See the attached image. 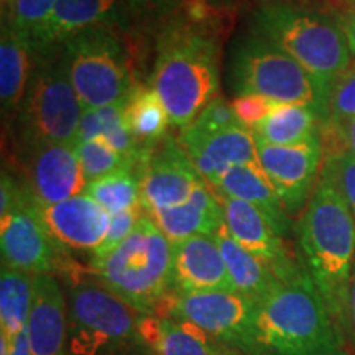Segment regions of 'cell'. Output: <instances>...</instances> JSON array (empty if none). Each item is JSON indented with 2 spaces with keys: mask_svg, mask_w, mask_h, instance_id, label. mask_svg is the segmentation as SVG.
<instances>
[{
  "mask_svg": "<svg viewBox=\"0 0 355 355\" xmlns=\"http://www.w3.org/2000/svg\"><path fill=\"white\" fill-rule=\"evenodd\" d=\"M61 44L66 73L84 110L128 99L135 87L130 58L112 26H89Z\"/></svg>",
  "mask_w": 355,
  "mask_h": 355,
  "instance_id": "obj_7",
  "label": "cell"
},
{
  "mask_svg": "<svg viewBox=\"0 0 355 355\" xmlns=\"http://www.w3.org/2000/svg\"><path fill=\"white\" fill-rule=\"evenodd\" d=\"M225 214V227L239 245L255 255L272 270L278 282H290L306 272L288 254L283 237L263 212L241 199L219 196Z\"/></svg>",
  "mask_w": 355,
  "mask_h": 355,
  "instance_id": "obj_14",
  "label": "cell"
},
{
  "mask_svg": "<svg viewBox=\"0 0 355 355\" xmlns=\"http://www.w3.org/2000/svg\"><path fill=\"white\" fill-rule=\"evenodd\" d=\"M141 214H144V209H141V207H133V209H127L110 216L107 235H105V239L102 241L101 245L92 252L91 261H101L107 255L112 254L115 248L121 245L128 235L132 234V230L135 229L137 224H139Z\"/></svg>",
  "mask_w": 355,
  "mask_h": 355,
  "instance_id": "obj_35",
  "label": "cell"
},
{
  "mask_svg": "<svg viewBox=\"0 0 355 355\" xmlns=\"http://www.w3.org/2000/svg\"><path fill=\"white\" fill-rule=\"evenodd\" d=\"M150 87L165 105L173 127L196 121L219 91V48L207 35L171 28L158 43Z\"/></svg>",
  "mask_w": 355,
  "mask_h": 355,
  "instance_id": "obj_4",
  "label": "cell"
},
{
  "mask_svg": "<svg viewBox=\"0 0 355 355\" xmlns=\"http://www.w3.org/2000/svg\"><path fill=\"white\" fill-rule=\"evenodd\" d=\"M38 209L48 232L64 252H94L107 235L110 214L86 193Z\"/></svg>",
  "mask_w": 355,
  "mask_h": 355,
  "instance_id": "obj_18",
  "label": "cell"
},
{
  "mask_svg": "<svg viewBox=\"0 0 355 355\" xmlns=\"http://www.w3.org/2000/svg\"><path fill=\"white\" fill-rule=\"evenodd\" d=\"M125 121L133 139L141 148L165 139L170 117L152 87L135 84L125 102Z\"/></svg>",
  "mask_w": 355,
  "mask_h": 355,
  "instance_id": "obj_29",
  "label": "cell"
},
{
  "mask_svg": "<svg viewBox=\"0 0 355 355\" xmlns=\"http://www.w3.org/2000/svg\"><path fill=\"white\" fill-rule=\"evenodd\" d=\"M84 193L104 207L110 216L133 207H141L140 180L133 170H119L99 180L89 181Z\"/></svg>",
  "mask_w": 355,
  "mask_h": 355,
  "instance_id": "obj_30",
  "label": "cell"
},
{
  "mask_svg": "<svg viewBox=\"0 0 355 355\" xmlns=\"http://www.w3.org/2000/svg\"><path fill=\"white\" fill-rule=\"evenodd\" d=\"M26 331L33 355H66L68 304L53 275L33 277V303Z\"/></svg>",
  "mask_w": 355,
  "mask_h": 355,
  "instance_id": "obj_19",
  "label": "cell"
},
{
  "mask_svg": "<svg viewBox=\"0 0 355 355\" xmlns=\"http://www.w3.org/2000/svg\"><path fill=\"white\" fill-rule=\"evenodd\" d=\"M255 135V133H254ZM260 165L277 189L290 216L308 206L321 173L324 157L321 135L298 145H273L255 135Z\"/></svg>",
  "mask_w": 355,
  "mask_h": 355,
  "instance_id": "obj_13",
  "label": "cell"
},
{
  "mask_svg": "<svg viewBox=\"0 0 355 355\" xmlns=\"http://www.w3.org/2000/svg\"><path fill=\"white\" fill-rule=\"evenodd\" d=\"M237 293L216 235H194L173 243V293Z\"/></svg>",
  "mask_w": 355,
  "mask_h": 355,
  "instance_id": "obj_17",
  "label": "cell"
},
{
  "mask_svg": "<svg viewBox=\"0 0 355 355\" xmlns=\"http://www.w3.org/2000/svg\"><path fill=\"white\" fill-rule=\"evenodd\" d=\"M83 105L71 84L63 53L43 56L32 73L15 121L21 152L46 144L76 145Z\"/></svg>",
  "mask_w": 355,
  "mask_h": 355,
  "instance_id": "obj_8",
  "label": "cell"
},
{
  "mask_svg": "<svg viewBox=\"0 0 355 355\" xmlns=\"http://www.w3.org/2000/svg\"><path fill=\"white\" fill-rule=\"evenodd\" d=\"M250 28L308 71L329 117L332 87L352 63L343 25L316 8L288 0H266L252 13Z\"/></svg>",
  "mask_w": 355,
  "mask_h": 355,
  "instance_id": "obj_2",
  "label": "cell"
},
{
  "mask_svg": "<svg viewBox=\"0 0 355 355\" xmlns=\"http://www.w3.org/2000/svg\"><path fill=\"white\" fill-rule=\"evenodd\" d=\"M355 117V61L340 74L329 99V122L343 123Z\"/></svg>",
  "mask_w": 355,
  "mask_h": 355,
  "instance_id": "obj_34",
  "label": "cell"
},
{
  "mask_svg": "<svg viewBox=\"0 0 355 355\" xmlns=\"http://www.w3.org/2000/svg\"><path fill=\"white\" fill-rule=\"evenodd\" d=\"M55 6L56 0H15L7 10V21H3L28 40L33 50L38 51L42 48L43 35L50 24Z\"/></svg>",
  "mask_w": 355,
  "mask_h": 355,
  "instance_id": "obj_31",
  "label": "cell"
},
{
  "mask_svg": "<svg viewBox=\"0 0 355 355\" xmlns=\"http://www.w3.org/2000/svg\"><path fill=\"white\" fill-rule=\"evenodd\" d=\"M91 270L133 309L152 316L173 291V243L144 212L125 241L104 260L91 261Z\"/></svg>",
  "mask_w": 355,
  "mask_h": 355,
  "instance_id": "obj_5",
  "label": "cell"
},
{
  "mask_svg": "<svg viewBox=\"0 0 355 355\" xmlns=\"http://www.w3.org/2000/svg\"><path fill=\"white\" fill-rule=\"evenodd\" d=\"M227 83L235 97L255 94L275 104L311 105L318 110L322 125L329 122L308 71L260 35L250 32L234 43L227 64Z\"/></svg>",
  "mask_w": 355,
  "mask_h": 355,
  "instance_id": "obj_6",
  "label": "cell"
},
{
  "mask_svg": "<svg viewBox=\"0 0 355 355\" xmlns=\"http://www.w3.org/2000/svg\"><path fill=\"white\" fill-rule=\"evenodd\" d=\"M230 107H232L239 123L254 132L268 117V114L272 112L275 102L265 99L261 96L245 94L234 97V101L230 102Z\"/></svg>",
  "mask_w": 355,
  "mask_h": 355,
  "instance_id": "obj_37",
  "label": "cell"
},
{
  "mask_svg": "<svg viewBox=\"0 0 355 355\" xmlns=\"http://www.w3.org/2000/svg\"><path fill=\"white\" fill-rule=\"evenodd\" d=\"M0 252L3 266L32 277L51 275L64 261V250L48 232L26 186L17 206L0 217Z\"/></svg>",
  "mask_w": 355,
  "mask_h": 355,
  "instance_id": "obj_11",
  "label": "cell"
},
{
  "mask_svg": "<svg viewBox=\"0 0 355 355\" xmlns=\"http://www.w3.org/2000/svg\"><path fill=\"white\" fill-rule=\"evenodd\" d=\"M8 355H33L32 349H30V340H28V331L26 327L20 332L19 337L15 339V343L12 345V350Z\"/></svg>",
  "mask_w": 355,
  "mask_h": 355,
  "instance_id": "obj_40",
  "label": "cell"
},
{
  "mask_svg": "<svg viewBox=\"0 0 355 355\" xmlns=\"http://www.w3.org/2000/svg\"><path fill=\"white\" fill-rule=\"evenodd\" d=\"M211 186L212 189L217 191V196L241 199V201H245L260 209L282 237H286L290 234V214L286 212L277 189L261 165H241L230 168L229 171L217 178Z\"/></svg>",
  "mask_w": 355,
  "mask_h": 355,
  "instance_id": "obj_21",
  "label": "cell"
},
{
  "mask_svg": "<svg viewBox=\"0 0 355 355\" xmlns=\"http://www.w3.org/2000/svg\"><path fill=\"white\" fill-rule=\"evenodd\" d=\"M148 216L171 243L194 235H216L225 224L220 199H217L206 181L193 191L186 202Z\"/></svg>",
  "mask_w": 355,
  "mask_h": 355,
  "instance_id": "obj_20",
  "label": "cell"
},
{
  "mask_svg": "<svg viewBox=\"0 0 355 355\" xmlns=\"http://www.w3.org/2000/svg\"><path fill=\"white\" fill-rule=\"evenodd\" d=\"M13 2H15V0H2V7H3V12L8 10V8H10V7L13 6Z\"/></svg>",
  "mask_w": 355,
  "mask_h": 355,
  "instance_id": "obj_43",
  "label": "cell"
},
{
  "mask_svg": "<svg viewBox=\"0 0 355 355\" xmlns=\"http://www.w3.org/2000/svg\"><path fill=\"white\" fill-rule=\"evenodd\" d=\"M257 355H347L343 329L308 272L278 282L259 303Z\"/></svg>",
  "mask_w": 355,
  "mask_h": 355,
  "instance_id": "obj_3",
  "label": "cell"
},
{
  "mask_svg": "<svg viewBox=\"0 0 355 355\" xmlns=\"http://www.w3.org/2000/svg\"><path fill=\"white\" fill-rule=\"evenodd\" d=\"M180 0H127L128 7L135 12L155 13V12H166L178 6Z\"/></svg>",
  "mask_w": 355,
  "mask_h": 355,
  "instance_id": "obj_38",
  "label": "cell"
},
{
  "mask_svg": "<svg viewBox=\"0 0 355 355\" xmlns=\"http://www.w3.org/2000/svg\"><path fill=\"white\" fill-rule=\"evenodd\" d=\"M321 117L311 105L275 104L254 133L273 145H298L321 135Z\"/></svg>",
  "mask_w": 355,
  "mask_h": 355,
  "instance_id": "obj_27",
  "label": "cell"
},
{
  "mask_svg": "<svg viewBox=\"0 0 355 355\" xmlns=\"http://www.w3.org/2000/svg\"><path fill=\"white\" fill-rule=\"evenodd\" d=\"M33 53L32 43L3 21L0 40V101L3 114L20 107L24 101L32 78Z\"/></svg>",
  "mask_w": 355,
  "mask_h": 355,
  "instance_id": "obj_23",
  "label": "cell"
},
{
  "mask_svg": "<svg viewBox=\"0 0 355 355\" xmlns=\"http://www.w3.org/2000/svg\"><path fill=\"white\" fill-rule=\"evenodd\" d=\"M329 125H334V123H329ZM334 127L337 128V132H339L345 148L355 157V117L349 119V121H345L343 123H336Z\"/></svg>",
  "mask_w": 355,
  "mask_h": 355,
  "instance_id": "obj_39",
  "label": "cell"
},
{
  "mask_svg": "<svg viewBox=\"0 0 355 355\" xmlns=\"http://www.w3.org/2000/svg\"><path fill=\"white\" fill-rule=\"evenodd\" d=\"M137 175L140 180V204L145 214L180 206L202 183V176L181 148L180 141L171 137L144 148Z\"/></svg>",
  "mask_w": 355,
  "mask_h": 355,
  "instance_id": "obj_12",
  "label": "cell"
},
{
  "mask_svg": "<svg viewBox=\"0 0 355 355\" xmlns=\"http://www.w3.org/2000/svg\"><path fill=\"white\" fill-rule=\"evenodd\" d=\"M140 336L158 355H239L216 343L194 324L180 319L144 314Z\"/></svg>",
  "mask_w": 355,
  "mask_h": 355,
  "instance_id": "obj_22",
  "label": "cell"
},
{
  "mask_svg": "<svg viewBox=\"0 0 355 355\" xmlns=\"http://www.w3.org/2000/svg\"><path fill=\"white\" fill-rule=\"evenodd\" d=\"M345 2H347V3H349V6H350V7H352V8H354V10H355V0H345Z\"/></svg>",
  "mask_w": 355,
  "mask_h": 355,
  "instance_id": "obj_44",
  "label": "cell"
},
{
  "mask_svg": "<svg viewBox=\"0 0 355 355\" xmlns=\"http://www.w3.org/2000/svg\"><path fill=\"white\" fill-rule=\"evenodd\" d=\"M125 102L127 101L105 105V107L84 110L81 123H79L76 144L96 139L105 140L119 153L123 155L137 171L144 148L137 144L130 128L127 125Z\"/></svg>",
  "mask_w": 355,
  "mask_h": 355,
  "instance_id": "obj_26",
  "label": "cell"
},
{
  "mask_svg": "<svg viewBox=\"0 0 355 355\" xmlns=\"http://www.w3.org/2000/svg\"><path fill=\"white\" fill-rule=\"evenodd\" d=\"M144 314L127 304L97 279H76L68 288L69 350L99 355L132 340H141Z\"/></svg>",
  "mask_w": 355,
  "mask_h": 355,
  "instance_id": "obj_9",
  "label": "cell"
},
{
  "mask_svg": "<svg viewBox=\"0 0 355 355\" xmlns=\"http://www.w3.org/2000/svg\"><path fill=\"white\" fill-rule=\"evenodd\" d=\"M340 25H343L345 38H347L350 53L355 55V10L350 12Z\"/></svg>",
  "mask_w": 355,
  "mask_h": 355,
  "instance_id": "obj_41",
  "label": "cell"
},
{
  "mask_svg": "<svg viewBox=\"0 0 355 355\" xmlns=\"http://www.w3.org/2000/svg\"><path fill=\"white\" fill-rule=\"evenodd\" d=\"M303 266L340 329L349 331V295L355 260V220L339 189L319 175L300 217Z\"/></svg>",
  "mask_w": 355,
  "mask_h": 355,
  "instance_id": "obj_1",
  "label": "cell"
},
{
  "mask_svg": "<svg viewBox=\"0 0 355 355\" xmlns=\"http://www.w3.org/2000/svg\"><path fill=\"white\" fill-rule=\"evenodd\" d=\"M30 193L38 206H53L86 191L87 180L73 144H46L21 152Z\"/></svg>",
  "mask_w": 355,
  "mask_h": 355,
  "instance_id": "obj_15",
  "label": "cell"
},
{
  "mask_svg": "<svg viewBox=\"0 0 355 355\" xmlns=\"http://www.w3.org/2000/svg\"><path fill=\"white\" fill-rule=\"evenodd\" d=\"M209 2H219V0H209Z\"/></svg>",
  "mask_w": 355,
  "mask_h": 355,
  "instance_id": "obj_45",
  "label": "cell"
},
{
  "mask_svg": "<svg viewBox=\"0 0 355 355\" xmlns=\"http://www.w3.org/2000/svg\"><path fill=\"white\" fill-rule=\"evenodd\" d=\"M239 125H241V123H239L237 117L234 115V110L230 107V104L225 102L224 97L217 96L206 105V109L198 115L196 121L189 123L186 128H189V130L196 133H217Z\"/></svg>",
  "mask_w": 355,
  "mask_h": 355,
  "instance_id": "obj_36",
  "label": "cell"
},
{
  "mask_svg": "<svg viewBox=\"0 0 355 355\" xmlns=\"http://www.w3.org/2000/svg\"><path fill=\"white\" fill-rule=\"evenodd\" d=\"M119 20V0H56L55 10L43 35L42 48L64 42L89 26L112 25Z\"/></svg>",
  "mask_w": 355,
  "mask_h": 355,
  "instance_id": "obj_24",
  "label": "cell"
},
{
  "mask_svg": "<svg viewBox=\"0 0 355 355\" xmlns=\"http://www.w3.org/2000/svg\"><path fill=\"white\" fill-rule=\"evenodd\" d=\"M199 175L212 184L230 168L260 165L254 132L239 125L217 133H196L183 128L178 137Z\"/></svg>",
  "mask_w": 355,
  "mask_h": 355,
  "instance_id": "obj_16",
  "label": "cell"
},
{
  "mask_svg": "<svg viewBox=\"0 0 355 355\" xmlns=\"http://www.w3.org/2000/svg\"><path fill=\"white\" fill-rule=\"evenodd\" d=\"M76 153L87 183L119 170L135 171V168L123 155L119 153L112 145H109L102 139L79 141L76 144Z\"/></svg>",
  "mask_w": 355,
  "mask_h": 355,
  "instance_id": "obj_32",
  "label": "cell"
},
{
  "mask_svg": "<svg viewBox=\"0 0 355 355\" xmlns=\"http://www.w3.org/2000/svg\"><path fill=\"white\" fill-rule=\"evenodd\" d=\"M217 243L227 265L235 290L247 298L260 303L261 300L278 285V279L263 261L252 255L230 237L225 224L216 234Z\"/></svg>",
  "mask_w": 355,
  "mask_h": 355,
  "instance_id": "obj_25",
  "label": "cell"
},
{
  "mask_svg": "<svg viewBox=\"0 0 355 355\" xmlns=\"http://www.w3.org/2000/svg\"><path fill=\"white\" fill-rule=\"evenodd\" d=\"M349 332L355 339V268L352 273V282H350V295H349Z\"/></svg>",
  "mask_w": 355,
  "mask_h": 355,
  "instance_id": "obj_42",
  "label": "cell"
},
{
  "mask_svg": "<svg viewBox=\"0 0 355 355\" xmlns=\"http://www.w3.org/2000/svg\"><path fill=\"white\" fill-rule=\"evenodd\" d=\"M165 306L171 319L194 324L225 349L239 355H257V301L227 291L168 293L157 313Z\"/></svg>",
  "mask_w": 355,
  "mask_h": 355,
  "instance_id": "obj_10",
  "label": "cell"
},
{
  "mask_svg": "<svg viewBox=\"0 0 355 355\" xmlns=\"http://www.w3.org/2000/svg\"><path fill=\"white\" fill-rule=\"evenodd\" d=\"M322 158L319 175L327 178L339 189L355 220V157L349 150H344L340 153L324 155Z\"/></svg>",
  "mask_w": 355,
  "mask_h": 355,
  "instance_id": "obj_33",
  "label": "cell"
},
{
  "mask_svg": "<svg viewBox=\"0 0 355 355\" xmlns=\"http://www.w3.org/2000/svg\"><path fill=\"white\" fill-rule=\"evenodd\" d=\"M33 277L2 265L0 275V336L13 344L30 319Z\"/></svg>",
  "mask_w": 355,
  "mask_h": 355,
  "instance_id": "obj_28",
  "label": "cell"
}]
</instances>
